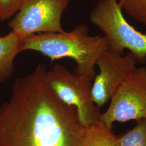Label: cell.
<instances>
[{
	"mask_svg": "<svg viewBox=\"0 0 146 146\" xmlns=\"http://www.w3.org/2000/svg\"><path fill=\"white\" fill-rule=\"evenodd\" d=\"M38 64L16 80L0 106V146H81L85 127L76 108L63 102Z\"/></svg>",
	"mask_w": 146,
	"mask_h": 146,
	"instance_id": "6da1fadb",
	"label": "cell"
},
{
	"mask_svg": "<svg viewBox=\"0 0 146 146\" xmlns=\"http://www.w3.org/2000/svg\"><path fill=\"white\" fill-rule=\"evenodd\" d=\"M109 49L104 36H90L88 27L80 25L70 31L42 33L24 38L23 50L41 53L52 61L72 58L76 63L75 73L93 80L98 60Z\"/></svg>",
	"mask_w": 146,
	"mask_h": 146,
	"instance_id": "7a4b0ae2",
	"label": "cell"
},
{
	"mask_svg": "<svg viewBox=\"0 0 146 146\" xmlns=\"http://www.w3.org/2000/svg\"><path fill=\"white\" fill-rule=\"evenodd\" d=\"M89 19L104 33L110 49L121 55L128 49L137 62H146V34L128 22L117 0H98Z\"/></svg>",
	"mask_w": 146,
	"mask_h": 146,
	"instance_id": "3957f363",
	"label": "cell"
},
{
	"mask_svg": "<svg viewBox=\"0 0 146 146\" xmlns=\"http://www.w3.org/2000/svg\"><path fill=\"white\" fill-rule=\"evenodd\" d=\"M47 82L63 102L74 107L78 119L84 127L100 121L101 113L92 96V80L72 73L62 64H56L47 70Z\"/></svg>",
	"mask_w": 146,
	"mask_h": 146,
	"instance_id": "277c9868",
	"label": "cell"
},
{
	"mask_svg": "<svg viewBox=\"0 0 146 146\" xmlns=\"http://www.w3.org/2000/svg\"><path fill=\"white\" fill-rule=\"evenodd\" d=\"M69 3V0H23L8 26L22 38L37 33L62 32V16Z\"/></svg>",
	"mask_w": 146,
	"mask_h": 146,
	"instance_id": "5b68a950",
	"label": "cell"
},
{
	"mask_svg": "<svg viewBox=\"0 0 146 146\" xmlns=\"http://www.w3.org/2000/svg\"><path fill=\"white\" fill-rule=\"evenodd\" d=\"M146 119V67L136 68L110 99L100 120L110 129L115 122Z\"/></svg>",
	"mask_w": 146,
	"mask_h": 146,
	"instance_id": "8992f818",
	"label": "cell"
},
{
	"mask_svg": "<svg viewBox=\"0 0 146 146\" xmlns=\"http://www.w3.org/2000/svg\"><path fill=\"white\" fill-rule=\"evenodd\" d=\"M137 61L131 52L121 55L108 49L99 58V68L92 87V99L100 108L111 99L117 89L135 70Z\"/></svg>",
	"mask_w": 146,
	"mask_h": 146,
	"instance_id": "52a82bcc",
	"label": "cell"
},
{
	"mask_svg": "<svg viewBox=\"0 0 146 146\" xmlns=\"http://www.w3.org/2000/svg\"><path fill=\"white\" fill-rule=\"evenodd\" d=\"M24 38L11 31L0 36V83L11 78L14 72L16 56L23 50Z\"/></svg>",
	"mask_w": 146,
	"mask_h": 146,
	"instance_id": "ba28073f",
	"label": "cell"
},
{
	"mask_svg": "<svg viewBox=\"0 0 146 146\" xmlns=\"http://www.w3.org/2000/svg\"><path fill=\"white\" fill-rule=\"evenodd\" d=\"M81 146H120L118 138L100 120L85 127Z\"/></svg>",
	"mask_w": 146,
	"mask_h": 146,
	"instance_id": "9c48e42d",
	"label": "cell"
},
{
	"mask_svg": "<svg viewBox=\"0 0 146 146\" xmlns=\"http://www.w3.org/2000/svg\"><path fill=\"white\" fill-rule=\"evenodd\" d=\"M137 121L132 130L118 138L120 146H146V119Z\"/></svg>",
	"mask_w": 146,
	"mask_h": 146,
	"instance_id": "30bf717a",
	"label": "cell"
},
{
	"mask_svg": "<svg viewBox=\"0 0 146 146\" xmlns=\"http://www.w3.org/2000/svg\"><path fill=\"white\" fill-rule=\"evenodd\" d=\"M23 0H0V20L12 18L19 10Z\"/></svg>",
	"mask_w": 146,
	"mask_h": 146,
	"instance_id": "8fae6325",
	"label": "cell"
}]
</instances>
